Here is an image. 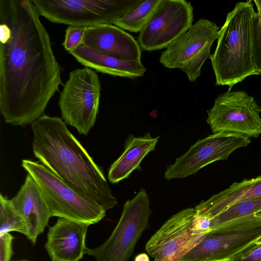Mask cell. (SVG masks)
Masks as SVG:
<instances>
[{
    "label": "cell",
    "mask_w": 261,
    "mask_h": 261,
    "mask_svg": "<svg viewBox=\"0 0 261 261\" xmlns=\"http://www.w3.org/2000/svg\"><path fill=\"white\" fill-rule=\"evenodd\" d=\"M30 0L0 1V113L14 126L44 115L63 85L50 37Z\"/></svg>",
    "instance_id": "obj_1"
},
{
    "label": "cell",
    "mask_w": 261,
    "mask_h": 261,
    "mask_svg": "<svg viewBox=\"0 0 261 261\" xmlns=\"http://www.w3.org/2000/svg\"><path fill=\"white\" fill-rule=\"evenodd\" d=\"M34 156L67 185L106 211L117 204L102 170L60 118L43 115L31 124Z\"/></svg>",
    "instance_id": "obj_2"
},
{
    "label": "cell",
    "mask_w": 261,
    "mask_h": 261,
    "mask_svg": "<svg viewBox=\"0 0 261 261\" xmlns=\"http://www.w3.org/2000/svg\"><path fill=\"white\" fill-rule=\"evenodd\" d=\"M259 19L251 0L237 3L228 13L210 58L216 85L231 90L248 76L261 74Z\"/></svg>",
    "instance_id": "obj_3"
},
{
    "label": "cell",
    "mask_w": 261,
    "mask_h": 261,
    "mask_svg": "<svg viewBox=\"0 0 261 261\" xmlns=\"http://www.w3.org/2000/svg\"><path fill=\"white\" fill-rule=\"evenodd\" d=\"M21 166L38 185L52 217L90 225L105 217L102 207L77 193L41 163L24 159Z\"/></svg>",
    "instance_id": "obj_4"
},
{
    "label": "cell",
    "mask_w": 261,
    "mask_h": 261,
    "mask_svg": "<svg viewBox=\"0 0 261 261\" xmlns=\"http://www.w3.org/2000/svg\"><path fill=\"white\" fill-rule=\"evenodd\" d=\"M144 0H33L40 15L49 21L88 27L113 24Z\"/></svg>",
    "instance_id": "obj_5"
},
{
    "label": "cell",
    "mask_w": 261,
    "mask_h": 261,
    "mask_svg": "<svg viewBox=\"0 0 261 261\" xmlns=\"http://www.w3.org/2000/svg\"><path fill=\"white\" fill-rule=\"evenodd\" d=\"M261 236V218L254 214L211 229L180 261H229Z\"/></svg>",
    "instance_id": "obj_6"
},
{
    "label": "cell",
    "mask_w": 261,
    "mask_h": 261,
    "mask_svg": "<svg viewBox=\"0 0 261 261\" xmlns=\"http://www.w3.org/2000/svg\"><path fill=\"white\" fill-rule=\"evenodd\" d=\"M101 85L96 71L84 67L71 71L59 98L63 120L80 135H87L98 113Z\"/></svg>",
    "instance_id": "obj_7"
},
{
    "label": "cell",
    "mask_w": 261,
    "mask_h": 261,
    "mask_svg": "<svg viewBox=\"0 0 261 261\" xmlns=\"http://www.w3.org/2000/svg\"><path fill=\"white\" fill-rule=\"evenodd\" d=\"M151 214L149 197L141 188L134 198L124 203L110 237L99 247L88 248L86 254L94 256L96 261H128L148 226Z\"/></svg>",
    "instance_id": "obj_8"
},
{
    "label": "cell",
    "mask_w": 261,
    "mask_h": 261,
    "mask_svg": "<svg viewBox=\"0 0 261 261\" xmlns=\"http://www.w3.org/2000/svg\"><path fill=\"white\" fill-rule=\"evenodd\" d=\"M219 29L214 22L200 19L162 53L160 62L167 68L181 70L190 82H195L211 57V48Z\"/></svg>",
    "instance_id": "obj_9"
},
{
    "label": "cell",
    "mask_w": 261,
    "mask_h": 261,
    "mask_svg": "<svg viewBox=\"0 0 261 261\" xmlns=\"http://www.w3.org/2000/svg\"><path fill=\"white\" fill-rule=\"evenodd\" d=\"M259 106L244 91L228 90L219 94L207 111L206 122L213 134L229 133L257 138L261 134Z\"/></svg>",
    "instance_id": "obj_10"
},
{
    "label": "cell",
    "mask_w": 261,
    "mask_h": 261,
    "mask_svg": "<svg viewBox=\"0 0 261 261\" xmlns=\"http://www.w3.org/2000/svg\"><path fill=\"white\" fill-rule=\"evenodd\" d=\"M197 213L189 207L172 216L149 239L145 245L154 261H180L206 233L195 227Z\"/></svg>",
    "instance_id": "obj_11"
},
{
    "label": "cell",
    "mask_w": 261,
    "mask_h": 261,
    "mask_svg": "<svg viewBox=\"0 0 261 261\" xmlns=\"http://www.w3.org/2000/svg\"><path fill=\"white\" fill-rule=\"evenodd\" d=\"M193 7L185 0H160L150 18L140 32L141 49L167 48L193 25Z\"/></svg>",
    "instance_id": "obj_12"
},
{
    "label": "cell",
    "mask_w": 261,
    "mask_h": 261,
    "mask_svg": "<svg viewBox=\"0 0 261 261\" xmlns=\"http://www.w3.org/2000/svg\"><path fill=\"white\" fill-rule=\"evenodd\" d=\"M251 143L249 137L229 133H214L198 140L183 155L169 165L165 171L167 180L182 178L196 174L205 166L219 160H227L235 150Z\"/></svg>",
    "instance_id": "obj_13"
},
{
    "label": "cell",
    "mask_w": 261,
    "mask_h": 261,
    "mask_svg": "<svg viewBox=\"0 0 261 261\" xmlns=\"http://www.w3.org/2000/svg\"><path fill=\"white\" fill-rule=\"evenodd\" d=\"M89 224L59 218L50 227L45 249L51 261H79L86 253Z\"/></svg>",
    "instance_id": "obj_14"
},
{
    "label": "cell",
    "mask_w": 261,
    "mask_h": 261,
    "mask_svg": "<svg viewBox=\"0 0 261 261\" xmlns=\"http://www.w3.org/2000/svg\"><path fill=\"white\" fill-rule=\"evenodd\" d=\"M10 200L25 223L26 237L34 245L52 216L40 188L30 174Z\"/></svg>",
    "instance_id": "obj_15"
},
{
    "label": "cell",
    "mask_w": 261,
    "mask_h": 261,
    "mask_svg": "<svg viewBox=\"0 0 261 261\" xmlns=\"http://www.w3.org/2000/svg\"><path fill=\"white\" fill-rule=\"evenodd\" d=\"M82 42L121 59L141 61L138 42L130 34L112 24L86 27Z\"/></svg>",
    "instance_id": "obj_16"
},
{
    "label": "cell",
    "mask_w": 261,
    "mask_h": 261,
    "mask_svg": "<svg viewBox=\"0 0 261 261\" xmlns=\"http://www.w3.org/2000/svg\"><path fill=\"white\" fill-rule=\"evenodd\" d=\"M68 53L85 67L113 76L134 79L142 76L146 72L141 61L121 59L83 42Z\"/></svg>",
    "instance_id": "obj_17"
},
{
    "label": "cell",
    "mask_w": 261,
    "mask_h": 261,
    "mask_svg": "<svg viewBox=\"0 0 261 261\" xmlns=\"http://www.w3.org/2000/svg\"><path fill=\"white\" fill-rule=\"evenodd\" d=\"M261 198V175L235 182L228 188L202 200L195 208L198 216L211 219L242 201Z\"/></svg>",
    "instance_id": "obj_18"
},
{
    "label": "cell",
    "mask_w": 261,
    "mask_h": 261,
    "mask_svg": "<svg viewBox=\"0 0 261 261\" xmlns=\"http://www.w3.org/2000/svg\"><path fill=\"white\" fill-rule=\"evenodd\" d=\"M160 137L153 138L150 133L143 136L130 135L125 140L121 155L111 165L108 174L109 180L116 184L127 178L135 170L141 171L142 160L155 149Z\"/></svg>",
    "instance_id": "obj_19"
},
{
    "label": "cell",
    "mask_w": 261,
    "mask_h": 261,
    "mask_svg": "<svg viewBox=\"0 0 261 261\" xmlns=\"http://www.w3.org/2000/svg\"><path fill=\"white\" fill-rule=\"evenodd\" d=\"M159 2L160 0H144L113 24L123 30L140 33L150 18Z\"/></svg>",
    "instance_id": "obj_20"
},
{
    "label": "cell",
    "mask_w": 261,
    "mask_h": 261,
    "mask_svg": "<svg viewBox=\"0 0 261 261\" xmlns=\"http://www.w3.org/2000/svg\"><path fill=\"white\" fill-rule=\"evenodd\" d=\"M11 231H17L27 236L25 223L10 199L0 195V236Z\"/></svg>",
    "instance_id": "obj_21"
},
{
    "label": "cell",
    "mask_w": 261,
    "mask_h": 261,
    "mask_svg": "<svg viewBox=\"0 0 261 261\" xmlns=\"http://www.w3.org/2000/svg\"><path fill=\"white\" fill-rule=\"evenodd\" d=\"M260 211H261V198L237 203L210 219V230L230 220L254 214Z\"/></svg>",
    "instance_id": "obj_22"
},
{
    "label": "cell",
    "mask_w": 261,
    "mask_h": 261,
    "mask_svg": "<svg viewBox=\"0 0 261 261\" xmlns=\"http://www.w3.org/2000/svg\"><path fill=\"white\" fill-rule=\"evenodd\" d=\"M86 27L69 26L65 31L62 46L68 53L74 49L83 42Z\"/></svg>",
    "instance_id": "obj_23"
},
{
    "label": "cell",
    "mask_w": 261,
    "mask_h": 261,
    "mask_svg": "<svg viewBox=\"0 0 261 261\" xmlns=\"http://www.w3.org/2000/svg\"><path fill=\"white\" fill-rule=\"evenodd\" d=\"M229 261H261V244H252Z\"/></svg>",
    "instance_id": "obj_24"
},
{
    "label": "cell",
    "mask_w": 261,
    "mask_h": 261,
    "mask_svg": "<svg viewBox=\"0 0 261 261\" xmlns=\"http://www.w3.org/2000/svg\"><path fill=\"white\" fill-rule=\"evenodd\" d=\"M13 237L10 233L0 236V261H10L13 254L12 242Z\"/></svg>",
    "instance_id": "obj_25"
},
{
    "label": "cell",
    "mask_w": 261,
    "mask_h": 261,
    "mask_svg": "<svg viewBox=\"0 0 261 261\" xmlns=\"http://www.w3.org/2000/svg\"><path fill=\"white\" fill-rule=\"evenodd\" d=\"M134 261H150V259L146 253H142L136 256Z\"/></svg>",
    "instance_id": "obj_26"
},
{
    "label": "cell",
    "mask_w": 261,
    "mask_h": 261,
    "mask_svg": "<svg viewBox=\"0 0 261 261\" xmlns=\"http://www.w3.org/2000/svg\"><path fill=\"white\" fill-rule=\"evenodd\" d=\"M254 2L256 6L257 11L261 10V1L255 0Z\"/></svg>",
    "instance_id": "obj_27"
},
{
    "label": "cell",
    "mask_w": 261,
    "mask_h": 261,
    "mask_svg": "<svg viewBox=\"0 0 261 261\" xmlns=\"http://www.w3.org/2000/svg\"><path fill=\"white\" fill-rule=\"evenodd\" d=\"M254 244H261V236L258 238L256 241L254 242Z\"/></svg>",
    "instance_id": "obj_28"
},
{
    "label": "cell",
    "mask_w": 261,
    "mask_h": 261,
    "mask_svg": "<svg viewBox=\"0 0 261 261\" xmlns=\"http://www.w3.org/2000/svg\"><path fill=\"white\" fill-rule=\"evenodd\" d=\"M254 215L256 217H258V218H261V211H259L258 212L255 213L254 214Z\"/></svg>",
    "instance_id": "obj_29"
},
{
    "label": "cell",
    "mask_w": 261,
    "mask_h": 261,
    "mask_svg": "<svg viewBox=\"0 0 261 261\" xmlns=\"http://www.w3.org/2000/svg\"><path fill=\"white\" fill-rule=\"evenodd\" d=\"M259 16V23H260V29H261V10L257 11V12Z\"/></svg>",
    "instance_id": "obj_30"
},
{
    "label": "cell",
    "mask_w": 261,
    "mask_h": 261,
    "mask_svg": "<svg viewBox=\"0 0 261 261\" xmlns=\"http://www.w3.org/2000/svg\"><path fill=\"white\" fill-rule=\"evenodd\" d=\"M14 261H30V260L25 259H20V260H14Z\"/></svg>",
    "instance_id": "obj_31"
},
{
    "label": "cell",
    "mask_w": 261,
    "mask_h": 261,
    "mask_svg": "<svg viewBox=\"0 0 261 261\" xmlns=\"http://www.w3.org/2000/svg\"><path fill=\"white\" fill-rule=\"evenodd\" d=\"M260 112H261V109H260Z\"/></svg>",
    "instance_id": "obj_32"
}]
</instances>
